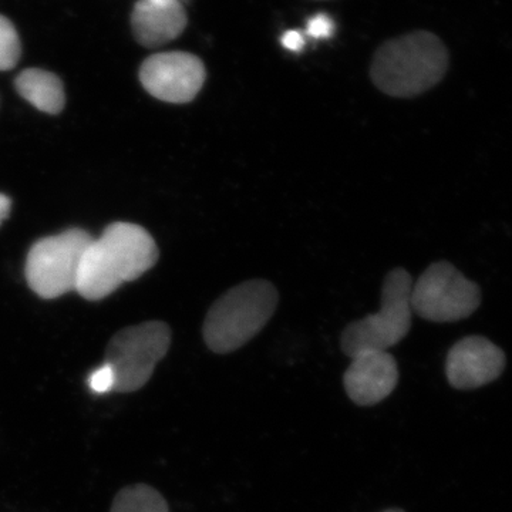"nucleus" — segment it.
Segmentation results:
<instances>
[{"label": "nucleus", "mask_w": 512, "mask_h": 512, "mask_svg": "<svg viewBox=\"0 0 512 512\" xmlns=\"http://www.w3.org/2000/svg\"><path fill=\"white\" fill-rule=\"evenodd\" d=\"M158 248L146 229L116 222L84 251L76 291L87 301H100L156 265Z\"/></svg>", "instance_id": "obj_1"}, {"label": "nucleus", "mask_w": 512, "mask_h": 512, "mask_svg": "<svg viewBox=\"0 0 512 512\" xmlns=\"http://www.w3.org/2000/svg\"><path fill=\"white\" fill-rule=\"evenodd\" d=\"M448 50L434 33L417 30L383 43L370 76L377 89L393 97L419 96L443 79Z\"/></svg>", "instance_id": "obj_2"}, {"label": "nucleus", "mask_w": 512, "mask_h": 512, "mask_svg": "<svg viewBox=\"0 0 512 512\" xmlns=\"http://www.w3.org/2000/svg\"><path fill=\"white\" fill-rule=\"evenodd\" d=\"M271 282L255 279L234 286L211 306L204 322V339L212 352H235L254 339L278 306Z\"/></svg>", "instance_id": "obj_3"}, {"label": "nucleus", "mask_w": 512, "mask_h": 512, "mask_svg": "<svg viewBox=\"0 0 512 512\" xmlns=\"http://www.w3.org/2000/svg\"><path fill=\"white\" fill-rule=\"evenodd\" d=\"M412 288L409 272L393 269L384 279L380 311L350 323L343 330L340 338L343 352L349 357L366 350L387 352L402 342L412 328Z\"/></svg>", "instance_id": "obj_4"}, {"label": "nucleus", "mask_w": 512, "mask_h": 512, "mask_svg": "<svg viewBox=\"0 0 512 512\" xmlns=\"http://www.w3.org/2000/svg\"><path fill=\"white\" fill-rule=\"evenodd\" d=\"M170 345L171 330L158 320L120 330L110 340L106 355L116 377L114 390L131 393L144 387Z\"/></svg>", "instance_id": "obj_5"}, {"label": "nucleus", "mask_w": 512, "mask_h": 512, "mask_svg": "<svg viewBox=\"0 0 512 512\" xmlns=\"http://www.w3.org/2000/svg\"><path fill=\"white\" fill-rule=\"evenodd\" d=\"M92 237L82 229H72L36 242L26 261L30 288L45 299H55L76 289L84 251Z\"/></svg>", "instance_id": "obj_6"}, {"label": "nucleus", "mask_w": 512, "mask_h": 512, "mask_svg": "<svg viewBox=\"0 0 512 512\" xmlns=\"http://www.w3.org/2000/svg\"><path fill=\"white\" fill-rule=\"evenodd\" d=\"M480 289L448 262L429 266L412 288V308L430 322H457L480 306Z\"/></svg>", "instance_id": "obj_7"}, {"label": "nucleus", "mask_w": 512, "mask_h": 512, "mask_svg": "<svg viewBox=\"0 0 512 512\" xmlns=\"http://www.w3.org/2000/svg\"><path fill=\"white\" fill-rule=\"evenodd\" d=\"M204 63L187 52H165L141 64L140 82L151 96L167 103H188L205 83Z\"/></svg>", "instance_id": "obj_8"}, {"label": "nucleus", "mask_w": 512, "mask_h": 512, "mask_svg": "<svg viewBox=\"0 0 512 512\" xmlns=\"http://www.w3.org/2000/svg\"><path fill=\"white\" fill-rule=\"evenodd\" d=\"M505 353L483 336L461 339L447 355L448 383L458 390H473L494 382L504 372Z\"/></svg>", "instance_id": "obj_9"}, {"label": "nucleus", "mask_w": 512, "mask_h": 512, "mask_svg": "<svg viewBox=\"0 0 512 512\" xmlns=\"http://www.w3.org/2000/svg\"><path fill=\"white\" fill-rule=\"evenodd\" d=\"M343 382L353 403L357 406H375L390 396L397 386L399 369L390 353L366 350L352 356Z\"/></svg>", "instance_id": "obj_10"}, {"label": "nucleus", "mask_w": 512, "mask_h": 512, "mask_svg": "<svg viewBox=\"0 0 512 512\" xmlns=\"http://www.w3.org/2000/svg\"><path fill=\"white\" fill-rule=\"evenodd\" d=\"M181 0H138L131 13V29L144 47L167 45L187 28Z\"/></svg>", "instance_id": "obj_11"}, {"label": "nucleus", "mask_w": 512, "mask_h": 512, "mask_svg": "<svg viewBox=\"0 0 512 512\" xmlns=\"http://www.w3.org/2000/svg\"><path fill=\"white\" fill-rule=\"evenodd\" d=\"M16 90L23 99L49 114H57L63 110L64 87L56 74L42 69H28L16 77Z\"/></svg>", "instance_id": "obj_12"}, {"label": "nucleus", "mask_w": 512, "mask_h": 512, "mask_svg": "<svg viewBox=\"0 0 512 512\" xmlns=\"http://www.w3.org/2000/svg\"><path fill=\"white\" fill-rule=\"evenodd\" d=\"M111 512H170L163 495L148 485L124 488L117 494Z\"/></svg>", "instance_id": "obj_13"}, {"label": "nucleus", "mask_w": 512, "mask_h": 512, "mask_svg": "<svg viewBox=\"0 0 512 512\" xmlns=\"http://www.w3.org/2000/svg\"><path fill=\"white\" fill-rule=\"evenodd\" d=\"M22 46L15 26L0 15V70H10L18 64Z\"/></svg>", "instance_id": "obj_14"}, {"label": "nucleus", "mask_w": 512, "mask_h": 512, "mask_svg": "<svg viewBox=\"0 0 512 512\" xmlns=\"http://www.w3.org/2000/svg\"><path fill=\"white\" fill-rule=\"evenodd\" d=\"M87 383H89L90 390H92L93 393H109L116 387V377H114L113 369H111L107 363H104V365L97 367V369L92 372Z\"/></svg>", "instance_id": "obj_15"}, {"label": "nucleus", "mask_w": 512, "mask_h": 512, "mask_svg": "<svg viewBox=\"0 0 512 512\" xmlns=\"http://www.w3.org/2000/svg\"><path fill=\"white\" fill-rule=\"evenodd\" d=\"M308 35L313 39H329L335 32V23L325 13L313 16L308 22Z\"/></svg>", "instance_id": "obj_16"}, {"label": "nucleus", "mask_w": 512, "mask_h": 512, "mask_svg": "<svg viewBox=\"0 0 512 512\" xmlns=\"http://www.w3.org/2000/svg\"><path fill=\"white\" fill-rule=\"evenodd\" d=\"M282 46L289 50V52L299 53L303 46H305V39H303L302 33H299L298 30H288L282 36Z\"/></svg>", "instance_id": "obj_17"}, {"label": "nucleus", "mask_w": 512, "mask_h": 512, "mask_svg": "<svg viewBox=\"0 0 512 512\" xmlns=\"http://www.w3.org/2000/svg\"><path fill=\"white\" fill-rule=\"evenodd\" d=\"M10 207H12V202H10L9 198L6 195L0 194V224L9 217Z\"/></svg>", "instance_id": "obj_18"}, {"label": "nucleus", "mask_w": 512, "mask_h": 512, "mask_svg": "<svg viewBox=\"0 0 512 512\" xmlns=\"http://www.w3.org/2000/svg\"><path fill=\"white\" fill-rule=\"evenodd\" d=\"M383 512H404L402 510H387V511H383Z\"/></svg>", "instance_id": "obj_19"}]
</instances>
